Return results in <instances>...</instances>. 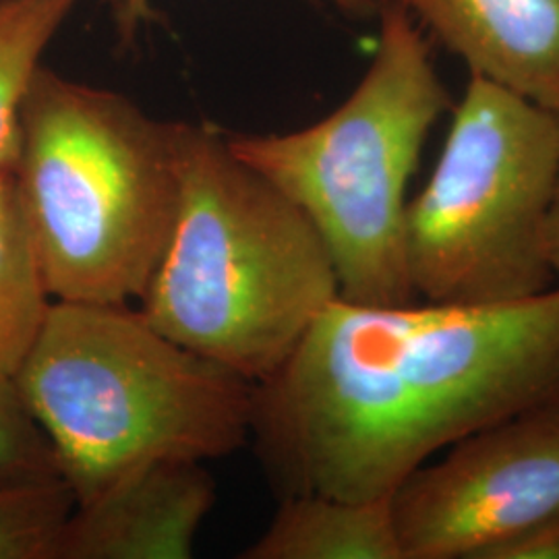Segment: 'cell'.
Masks as SVG:
<instances>
[{"label": "cell", "instance_id": "9", "mask_svg": "<svg viewBox=\"0 0 559 559\" xmlns=\"http://www.w3.org/2000/svg\"><path fill=\"white\" fill-rule=\"evenodd\" d=\"M400 7L471 75L559 115V0H378Z\"/></svg>", "mask_w": 559, "mask_h": 559}, {"label": "cell", "instance_id": "2", "mask_svg": "<svg viewBox=\"0 0 559 559\" xmlns=\"http://www.w3.org/2000/svg\"><path fill=\"white\" fill-rule=\"evenodd\" d=\"M180 198L141 311L180 346L270 378L340 299L332 258L299 207L210 124L177 120Z\"/></svg>", "mask_w": 559, "mask_h": 559}, {"label": "cell", "instance_id": "8", "mask_svg": "<svg viewBox=\"0 0 559 559\" xmlns=\"http://www.w3.org/2000/svg\"><path fill=\"white\" fill-rule=\"evenodd\" d=\"M216 503V480L198 460H162L75 503L55 559H187Z\"/></svg>", "mask_w": 559, "mask_h": 559}, {"label": "cell", "instance_id": "12", "mask_svg": "<svg viewBox=\"0 0 559 559\" xmlns=\"http://www.w3.org/2000/svg\"><path fill=\"white\" fill-rule=\"evenodd\" d=\"M80 0H0V170L15 166L21 104Z\"/></svg>", "mask_w": 559, "mask_h": 559}, {"label": "cell", "instance_id": "13", "mask_svg": "<svg viewBox=\"0 0 559 559\" xmlns=\"http://www.w3.org/2000/svg\"><path fill=\"white\" fill-rule=\"evenodd\" d=\"M73 506L64 480L0 489V559H55Z\"/></svg>", "mask_w": 559, "mask_h": 559}, {"label": "cell", "instance_id": "5", "mask_svg": "<svg viewBox=\"0 0 559 559\" xmlns=\"http://www.w3.org/2000/svg\"><path fill=\"white\" fill-rule=\"evenodd\" d=\"M376 17V52L334 112L299 131L226 140L313 224L340 299L406 305L419 300L404 251L406 191L452 96L419 23L388 2Z\"/></svg>", "mask_w": 559, "mask_h": 559}, {"label": "cell", "instance_id": "18", "mask_svg": "<svg viewBox=\"0 0 559 559\" xmlns=\"http://www.w3.org/2000/svg\"><path fill=\"white\" fill-rule=\"evenodd\" d=\"M112 2H115V0H112Z\"/></svg>", "mask_w": 559, "mask_h": 559}, {"label": "cell", "instance_id": "1", "mask_svg": "<svg viewBox=\"0 0 559 559\" xmlns=\"http://www.w3.org/2000/svg\"><path fill=\"white\" fill-rule=\"evenodd\" d=\"M559 402V286L500 305L336 299L255 383L251 438L282 498H390L443 448Z\"/></svg>", "mask_w": 559, "mask_h": 559}, {"label": "cell", "instance_id": "16", "mask_svg": "<svg viewBox=\"0 0 559 559\" xmlns=\"http://www.w3.org/2000/svg\"><path fill=\"white\" fill-rule=\"evenodd\" d=\"M338 9L342 13L365 20L378 13V0H323ZM117 7V21H119L120 36L122 40H129L135 36L141 23L150 20V0H115Z\"/></svg>", "mask_w": 559, "mask_h": 559}, {"label": "cell", "instance_id": "17", "mask_svg": "<svg viewBox=\"0 0 559 559\" xmlns=\"http://www.w3.org/2000/svg\"><path fill=\"white\" fill-rule=\"evenodd\" d=\"M545 253H547V261H549L556 278H559V160L554 198H551L547 224H545Z\"/></svg>", "mask_w": 559, "mask_h": 559}, {"label": "cell", "instance_id": "6", "mask_svg": "<svg viewBox=\"0 0 559 559\" xmlns=\"http://www.w3.org/2000/svg\"><path fill=\"white\" fill-rule=\"evenodd\" d=\"M559 160L556 112L471 75L433 173L408 200L406 267L419 299L500 305L556 284L545 224Z\"/></svg>", "mask_w": 559, "mask_h": 559}, {"label": "cell", "instance_id": "11", "mask_svg": "<svg viewBox=\"0 0 559 559\" xmlns=\"http://www.w3.org/2000/svg\"><path fill=\"white\" fill-rule=\"evenodd\" d=\"M55 300L21 216L13 170H0V380H15Z\"/></svg>", "mask_w": 559, "mask_h": 559}, {"label": "cell", "instance_id": "15", "mask_svg": "<svg viewBox=\"0 0 559 559\" xmlns=\"http://www.w3.org/2000/svg\"><path fill=\"white\" fill-rule=\"evenodd\" d=\"M479 559H559V516L537 522L491 545Z\"/></svg>", "mask_w": 559, "mask_h": 559}, {"label": "cell", "instance_id": "3", "mask_svg": "<svg viewBox=\"0 0 559 559\" xmlns=\"http://www.w3.org/2000/svg\"><path fill=\"white\" fill-rule=\"evenodd\" d=\"M15 385L75 503L147 464L224 459L251 438L255 383L131 305L55 300Z\"/></svg>", "mask_w": 559, "mask_h": 559}, {"label": "cell", "instance_id": "7", "mask_svg": "<svg viewBox=\"0 0 559 559\" xmlns=\"http://www.w3.org/2000/svg\"><path fill=\"white\" fill-rule=\"evenodd\" d=\"M402 559H479L491 545L559 516V402L450 445L390 496Z\"/></svg>", "mask_w": 559, "mask_h": 559}, {"label": "cell", "instance_id": "14", "mask_svg": "<svg viewBox=\"0 0 559 559\" xmlns=\"http://www.w3.org/2000/svg\"><path fill=\"white\" fill-rule=\"evenodd\" d=\"M62 480L59 460L23 404L15 380H0V489Z\"/></svg>", "mask_w": 559, "mask_h": 559}, {"label": "cell", "instance_id": "10", "mask_svg": "<svg viewBox=\"0 0 559 559\" xmlns=\"http://www.w3.org/2000/svg\"><path fill=\"white\" fill-rule=\"evenodd\" d=\"M242 559H402L390 498H282L265 533Z\"/></svg>", "mask_w": 559, "mask_h": 559}, {"label": "cell", "instance_id": "4", "mask_svg": "<svg viewBox=\"0 0 559 559\" xmlns=\"http://www.w3.org/2000/svg\"><path fill=\"white\" fill-rule=\"evenodd\" d=\"M13 180L52 300H141L179 212L177 122L40 67L21 104Z\"/></svg>", "mask_w": 559, "mask_h": 559}]
</instances>
